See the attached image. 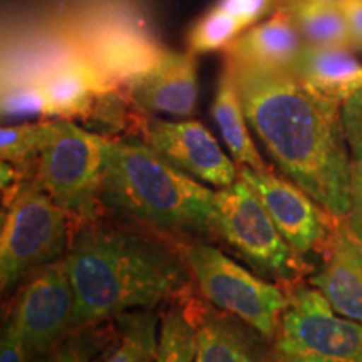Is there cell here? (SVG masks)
<instances>
[{
  "instance_id": "cell-1",
  "label": "cell",
  "mask_w": 362,
  "mask_h": 362,
  "mask_svg": "<svg viewBox=\"0 0 362 362\" xmlns=\"http://www.w3.org/2000/svg\"><path fill=\"white\" fill-rule=\"evenodd\" d=\"M232 67L250 126L280 173L337 218L352 211L351 155L342 103L307 88L292 71Z\"/></svg>"
},
{
  "instance_id": "cell-2",
  "label": "cell",
  "mask_w": 362,
  "mask_h": 362,
  "mask_svg": "<svg viewBox=\"0 0 362 362\" xmlns=\"http://www.w3.org/2000/svg\"><path fill=\"white\" fill-rule=\"evenodd\" d=\"M64 262L76 296V329L193 292L178 245L115 218L74 226Z\"/></svg>"
},
{
  "instance_id": "cell-3",
  "label": "cell",
  "mask_w": 362,
  "mask_h": 362,
  "mask_svg": "<svg viewBox=\"0 0 362 362\" xmlns=\"http://www.w3.org/2000/svg\"><path fill=\"white\" fill-rule=\"evenodd\" d=\"M99 203L115 220L175 245L216 240V189L185 173L144 141L106 139Z\"/></svg>"
},
{
  "instance_id": "cell-4",
  "label": "cell",
  "mask_w": 362,
  "mask_h": 362,
  "mask_svg": "<svg viewBox=\"0 0 362 362\" xmlns=\"http://www.w3.org/2000/svg\"><path fill=\"white\" fill-rule=\"evenodd\" d=\"M0 237V288L11 293L34 272L62 260L72 221L33 175L25 176L6 206Z\"/></svg>"
},
{
  "instance_id": "cell-5",
  "label": "cell",
  "mask_w": 362,
  "mask_h": 362,
  "mask_svg": "<svg viewBox=\"0 0 362 362\" xmlns=\"http://www.w3.org/2000/svg\"><path fill=\"white\" fill-rule=\"evenodd\" d=\"M178 248L208 304L238 317L274 342L288 293L255 272H248L205 240L180 243Z\"/></svg>"
},
{
  "instance_id": "cell-6",
  "label": "cell",
  "mask_w": 362,
  "mask_h": 362,
  "mask_svg": "<svg viewBox=\"0 0 362 362\" xmlns=\"http://www.w3.org/2000/svg\"><path fill=\"white\" fill-rule=\"evenodd\" d=\"M106 139L59 117L34 165L33 176L69 215L72 228L98 220L103 211L99 189Z\"/></svg>"
},
{
  "instance_id": "cell-7",
  "label": "cell",
  "mask_w": 362,
  "mask_h": 362,
  "mask_svg": "<svg viewBox=\"0 0 362 362\" xmlns=\"http://www.w3.org/2000/svg\"><path fill=\"white\" fill-rule=\"evenodd\" d=\"M216 240L242 257L260 277L293 284L304 274L300 255L288 245L253 189L242 178L216 189Z\"/></svg>"
},
{
  "instance_id": "cell-8",
  "label": "cell",
  "mask_w": 362,
  "mask_h": 362,
  "mask_svg": "<svg viewBox=\"0 0 362 362\" xmlns=\"http://www.w3.org/2000/svg\"><path fill=\"white\" fill-rule=\"evenodd\" d=\"M272 347L277 362H362V324L339 315L315 287H297Z\"/></svg>"
},
{
  "instance_id": "cell-9",
  "label": "cell",
  "mask_w": 362,
  "mask_h": 362,
  "mask_svg": "<svg viewBox=\"0 0 362 362\" xmlns=\"http://www.w3.org/2000/svg\"><path fill=\"white\" fill-rule=\"evenodd\" d=\"M30 362L49 354L76 330V296L64 259L34 272L21 285L11 314Z\"/></svg>"
},
{
  "instance_id": "cell-10",
  "label": "cell",
  "mask_w": 362,
  "mask_h": 362,
  "mask_svg": "<svg viewBox=\"0 0 362 362\" xmlns=\"http://www.w3.org/2000/svg\"><path fill=\"white\" fill-rule=\"evenodd\" d=\"M238 178L259 197L279 232L298 255L304 257L310 252L325 255L341 218L330 215L287 176L284 178L270 168L257 171L238 166Z\"/></svg>"
},
{
  "instance_id": "cell-11",
  "label": "cell",
  "mask_w": 362,
  "mask_h": 362,
  "mask_svg": "<svg viewBox=\"0 0 362 362\" xmlns=\"http://www.w3.org/2000/svg\"><path fill=\"white\" fill-rule=\"evenodd\" d=\"M141 136L161 156L202 183L221 189L238 180V165L200 121L148 116Z\"/></svg>"
},
{
  "instance_id": "cell-12",
  "label": "cell",
  "mask_w": 362,
  "mask_h": 362,
  "mask_svg": "<svg viewBox=\"0 0 362 362\" xmlns=\"http://www.w3.org/2000/svg\"><path fill=\"white\" fill-rule=\"evenodd\" d=\"M124 89L144 112L192 116L200 90L194 54L165 49L160 61L151 69L136 76Z\"/></svg>"
},
{
  "instance_id": "cell-13",
  "label": "cell",
  "mask_w": 362,
  "mask_h": 362,
  "mask_svg": "<svg viewBox=\"0 0 362 362\" xmlns=\"http://www.w3.org/2000/svg\"><path fill=\"white\" fill-rule=\"evenodd\" d=\"M79 52L93 64L111 90L123 89L136 76L160 61L165 52L156 40L134 27H106L98 30Z\"/></svg>"
},
{
  "instance_id": "cell-14",
  "label": "cell",
  "mask_w": 362,
  "mask_h": 362,
  "mask_svg": "<svg viewBox=\"0 0 362 362\" xmlns=\"http://www.w3.org/2000/svg\"><path fill=\"white\" fill-rule=\"evenodd\" d=\"M194 362H277L272 342L238 317L197 297Z\"/></svg>"
},
{
  "instance_id": "cell-15",
  "label": "cell",
  "mask_w": 362,
  "mask_h": 362,
  "mask_svg": "<svg viewBox=\"0 0 362 362\" xmlns=\"http://www.w3.org/2000/svg\"><path fill=\"white\" fill-rule=\"evenodd\" d=\"M304 44L291 13L279 8L270 19L243 30L225 49V61L262 69L293 71Z\"/></svg>"
},
{
  "instance_id": "cell-16",
  "label": "cell",
  "mask_w": 362,
  "mask_h": 362,
  "mask_svg": "<svg viewBox=\"0 0 362 362\" xmlns=\"http://www.w3.org/2000/svg\"><path fill=\"white\" fill-rule=\"evenodd\" d=\"M341 220L325 252V264L310 284L339 315L362 324V252L344 232Z\"/></svg>"
},
{
  "instance_id": "cell-17",
  "label": "cell",
  "mask_w": 362,
  "mask_h": 362,
  "mask_svg": "<svg viewBox=\"0 0 362 362\" xmlns=\"http://www.w3.org/2000/svg\"><path fill=\"white\" fill-rule=\"evenodd\" d=\"M51 116L88 119L101 94L110 93L101 76L79 51L54 64L42 78Z\"/></svg>"
},
{
  "instance_id": "cell-18",
  "label": "cell",
  "mask_w": 362,
  "mask_h": 362,
  "mask_svg": "<svg viewBox=\"0 0 362 362\" xmlns=\"http://www.w3.org/2000/svg\"><path fill=\"white\" fill-rule=\"evenodd\" d=\"M292 72L314 93L339 103L362 88V62L349 49L304 44Z\"/></svg>"
},
{
  "instance_id": "cell-19",
  "label": "cell",
  "mask_w": 362,
  "mask_h": 362,
  "mask_svg": "<svg viewBox=\"0 0 362 362\" xmlns=\"http://www.w3.org/2000/svg\"><path fill=\"white\" fill-rule=\"evenodd\" d=\"M211 116L218 126L221 139L228 148L230 156L238 166H247L257 171L269 170L248 129L247 115L243 110L242 98H240L237 81H235L232 67L226 62L220 76L214 104H211Z\"/></svg>"
},
{
  "instance_id": "cell-20",
  "label": "cell",
  "mask_w": 362,
  "mask_h": 362,
  "mask_svg": "<svg viewBox=\"0 0 362 362\" xmlns=\"http://www.w3.org/2000/svg\"><path fill=\"white\" fill-rule=\"evenodd\" d=\"M285 11L291 13L305 44L319 47L357 49L342 8L319 0H292Z\"/></svg>"
},
{
  "instance_id": "cell-21",
  "label": "cell",
  "mask_w": 362,
  "mask_h": 362,
  "mask_svg": "<svg viewBox=\"0 0 362 362\" xmlns=\"http://www.w3.org/2000/svg\"><path fill=\"white\" fill-rule=\"evenodd\" d=\"M116 336L93 362H138L158 349L156 309H139L117 315Z\"/></svg>"
},
{
  "instance_id": "cell-22",
  "label": "cell",
  "mask_w": 362,
  "mask_h": 362,
  "mask_svg": "<svg viewBox=\"0 0 362 362\" xmlns=\"http://www.w3.org/2000/svg\"><path fill=\"white\" fill-rule=\"evenodd\" d=\"M197 357V297L193 292L170 302L161 315L156 362H194Z\"/></svg>"
},
{
  "instance_id": "cell-23",
  "label": "cell",
  "mask_w": 362,
  "mask_h": 362,
  "mask_svg": "<svg viewBox=\"0 0 362 362\" xmlns=\"http://www.w3.org/2000/svg\"><path fill=\"white\" fill-rule=\"evenodd\" d=\"M52 121L2 126L0 156L2 161L17 166L25 176L33 175L40 149L51 134Z\"/></svg>"
},
{
  "instance_id": "cell-24",
  "label": "cell",
  "mask_w": 362,
  "mask_h": 362,
  "mask_svg": "<svg viewBox=\"0 0 362 362\" xmlns=\"http://www.w3.org/2000/svg\"><path fill=\"white\" fill-rule=\"evenodd\" d=\"M245 30L237 17L215 6L194 22L188 33V51L197 54L226 49Z\"/></svg>"
},
{
  "instance_id": "cell-25",
  "label": "cell",
  "mask_w": 362,
  "mask_h": 362,
  "mask_svg": "<svg viewBox=\"0 0 362 362\" xmlns=\"http://www.w3.org/2000/svg\"><path fill=\"white\" fill-rule=\"evenodd\" d=\"M116 322H103L76 329L56 349L35 362H93L104 347L115 339Z\"/></svg>"
},
{
  "instance_id": "cell-26",
  "label": "cell",
  "mask_w": 362,
  "mask_h": 362,
  "mask_svg": "<svg viewBox=\"0 0 362 362\" xmlns=\"http://www.w3.org/2000/svg\"><path fill=\"white\" fill-rule=\"evenodd\" d=\"M342 121L351 155L352 210H362V88L342 103Z\"/></svg>"
},
{
  "instance_id": "cell-27",
  "label": "cell",
  "mask_w": 362,
  "mask_h": 362,
  "mask_svg": "<svg viewBox=\"0 0 362 362\" xmlns=\"http://www.w3.org/2000/svg\"><path fill=\"white\" fill-rule=\"evenodd\" d=\"M2 116H51L40 81L24 79L4 84Z\"/></svg>"
},
{
  "instance_id": "cell-28",
  "label": "cell",
  "mask_w": 362,
  "mask_h": 362,
  "mask_svg": "<svg viewBox=\"0 0 362 362\" xmlns=\"http://www.w3.org/2000/svg\"><path fill=\"white\" fill-rule=\"evenodd\" d=\"M0 362H30L27 352L24 337L16 320L11 315L2 329V341H0Z\"/></svg>"
},
{
  "instance_id": "cell-29",
  "label": "cell",
  "mask_w": 362,
  "mask_h": 362,
  "mask_svg": "<svg viewBox=\"0 0 362 362\" xmlns=\"http://www.w3.org/2000/svg\"><path fill=\"white\" fill-rule=\"evenodd\" d=\"M272 0H218L216 6L237 17L243 27H250L270 7Z\"/></svg>"
},
{
  "instance_id": "cell-30",
  "label": "cell",
  "mask_w": 362,
  "mask_h": 362,
  "mask_svg": "<svg viewBox=\"0 0 362 362\" xmlns=\"http://www.w3.org/2000/svg\"><path fill=\"white\" fill-rule=\"evenodd\" d=\"M341 8L346 16L347 24H349L356 45L362 47V0H347L342 4Z\"/></svg>"
},
{
  "instance_id": "cell-31",
  "label": "cell",
  "mask_w": 362,
  "mask_h": 362,
  "mask_svg": "<svg viewBox=\"0 0 362 362\" xmlns=\"http://www.w3.org/2000/svg\"><path fill=\"white\" fill-rule=\"evenodd\" d=\"M344 232L361 248L362 252V210H352L346 218L341 220Z\"/></svg>"
},
{
  "instance_id": "cell-32",
  "label": "cell",
  "mask_w": 362,
  "mask_h": 362,
  "mask_svg": "<svg viewBox=\"0 0 362 362\" xmlns=\"http://www.w3.org/2000/svg\"><path fill=\"white\" fill-rule=\"evenodd\" d=\"M138 362H156V352H149L143 357V359H139Z\"/></svg>"
},
{
  "instance_id": "cell-33",
  "label": "cell",
  "mask_w": 362,
  "mask_h": 362,
  "mask_svg": "<svg viewBox=\"0 0 362 362\" xmlns=\"http://www.w3.org/2000/svg\"><path fill=\"white\" fill-rule=\"evenodd\" d=\"M319 2H325V4H332V6H339V7H341L344 2H347V0H319Z\"/></svg>"
}]
</instances>
